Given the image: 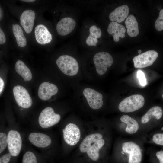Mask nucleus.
I'll use <instances>...</instances> for the list:
<instances>
[{
	"mask_svg": "<svg viewBox=\"0 0 163 163\" xmlns=\"http://www.w3.org/2000/svg\"><path fill=\"white\" fill-rule=\"evenodd\" d=\"M8 148L11 156H17L19 154L22 145L21 135L17 131L10 130L7 134Z\"/></svg>",
	"mask_w": 163,
	"mask_h": 163,
	"instance_id": "obj_6",
	"label": "nucleus"
},
{
	"mask_svg": "<svg viewBox=\"0 0 163 163\" xmlns=\"http://www.w3.org/2000/svg\"><path fill=\"white\" fill-rule=\"evenodd\" d=\"M141 52H142V50L140 49H139L138 50V53L139 54L141 53Z\"/></svg>",
	"mask_w": 163,
	"mask_h": 163,
	"instance_id": "obj_36",
	"label": "nucleus"
},
{
	"mask_svg": "<svg viewBox=\"0 0 163 163\" xmlns=\"http://www.w3.org/2000/svg\"><path fill=\"white\" fill-rule=\"evenodd\" d=\"M129 12V8L126 5L120 6L113 11L109 15V18L112 21L121 23L127 17Z\"/></svg>",
	"mask_w": 163,
	"mask_h": 163,
	"instance_id": "obj_18",
	"label": "nucleus"
},
{
	"mask_svg": "<svg viewBox=\"0 0 163 163\" xmlns=\"http://www.w3.org/2000/svg\"><path fill=\"white\" fill-rule=\"evenodd\" d=\"M120 121L124 124L125 132L133 135L137 133L139 128V125L134 119L127 115H124L120 118Z\"/></svg>",
	"mask_w": 163,
	"mask_h": 163,
	"instance_id": "obj_16",
	"label": "nucleus"
},
{
	"mask_svg": "<svg viewBox=\"0 0 163 163\" xmlns=\"http://www.w3.org/2000/svg\"><path fill=\"white\" fill-rule=\"evenodd\" d=\"M121 153L126 155L128 163H140L142 158V149L138 142L132 140H125L120 147Z\"/></svg>",
	"mask_w": 163,
	"mask_h": 163,
	"instance_id": "obj_1",
	"label": "nucleus"
},
{
	"mask_svg": "<svg viewBox=\"0 0 163 163\" xmlns=\"http://www.w3.org/2000/svg\"><path fill=\"white\" fill-rule=\"evenodd\" d=\"M23 2H33L35 1L34 0H21Z\"/></svg>",
	"mask_w": 163,
	"mask_h": 163,
	"instance_id": "obj_35",
	"label": "nucleus"
},
{
	"mask_svg": "<svg viewBox=\"0 0 163 163\" xmlns=\"http://www.w3.org/2000/svg\"><path fill=\"white\" fill-rule=\"evenodd\" d=\"M12 31L18 46L21 47H25L27 40L20 26L17 24H13Z\"/></svg>",
	"mask_w": 163,
	"mask_h": 163,
	"instance_id": "obj_25",
	"label": "nucleus"
},
{
	"mask_svg": "<svg viewBox=\"0 0 163 163\" xmlns=\"http://www.w3.org/2000/svg\"><path fill=\"white\" fill-rule=\"evenodd\" d=\"M22 163H37L35 154L31 151L26 152L23 156Z\"/></svg>",
	"mask_w": 163,
	"mask_h": 163,
	"instance_id": "obj_26",
	"label": "nucleus"
},
{
	"mask_svg": "<svg viewBox=\"0 0 163 163\" xmlns=\"http://www.w3.org/2000/svg\"><path fill=\"white\" fill-rule=\"evenodd\" d=\"M105 141L104 139H100L94 143L87 152L88 157L92 161H97L99 158V152L104 145Z\"/></svg>",
	"mask_w": 163,
	"mask_h": 163,
	"instance_id": "obj_23",
	"label": "nucleus"
},
{
	"mask_svg": "<svg viewBox=\"0 0 163 163\" xmlns=\"http://www.w3.org/2000/svg\"><path fill=\"white\" fill-rule=\"evenodd\" d=\"M28 139L33 145L40 148H44L49 146L51 143L50 137L47 135L38 132L30 133Z\"/></svg>",
	"mask_w": 163,
	"mask_h": 163,
	"instance_id": "obj_12",
	"label": "nucleus"
},
{
	"mask_svg": "<svg viewBox=\"0 0 163 163\" xmlns=\"http://www.w3.org/2000/svg\"><path fill=\"white\" fill-rule=\"evenodd\" d=\"M157 52L150 50L134 57L133 59L134 67L142 68L152 65L158 56Z\"/></svg>",
	"mask_w": 163,
	"mask_h": 163,
	"instance_id": "obj_7",
	"label": "nucleus"
},
{
	"mask_svg": "<svg viewBox=\"0 0 163 163\" xmlns=\"http://www.w3.org/2000/svg\"><path fill=\"white\" fill-rule=\"evenodd\" d=\"M162 98L163 99V94H162Z\"/></svg>",
	"mask_w": 163,
	"mask_h": 163,
	"instance_id": "obj_37",
	"label": "nucleus"
},
{
	"mask_svg": "<svg viewBox=\"0 0 163 163\" xmlns=\"http://www.w3.org/2000/svg\"><path fill=\"white\" fill-rule=\"evenodd\" d=\"M93 61L97 73L102 75L106 72L107 68L110 67L113 63V58L108 53L100 52L94 56Z\"/></svg>",
	"mask_w": 163,
	"mask_h": 163,
	"instance_id": "obj_5",
	"label": "nucleus"
},
{
	"mask_svg": "<svg viewBox=\"0 0 163 163\" xmlns=\"http://www.w3.org/2000/svg\"><path fill=\"white\" fill-rule=\"evenodd\" d=\"M76 23L72 18L65 17L61 19L57 23L56 29L61 36H65L70 33L75 27Z\"/></svg>",
	"mask_w": 163,
	"mask_h": 163,
	"instance_id": "obj_13",
	"label": "nucleus"
},
{
	"mask_svg": "<svg viewBox=\"0 0 163 163\" xmlns=\"http://www.w3.org/2000/svg\"><path fill=\"white\" fill-rule=\"evenodd\" d=\"M15 69L25 81L30 80L32 78V73L24 62L21 60H18L15 65Z\"/></svg>",
	"mask_w": 163,
	"mask_h": 163,
	"instance_id": "obj_22",
	"label": "nucleus"
},
{
	"mask_svg": "<svg viewBox=\"0 0 163 163\" xmlns=\"http://www.w3.org/2000/svg\"><path fill=\"white\" fill-rule=\"evenodd\" d=\"M163 111L162 108L158 106H154L151 108L141 117V123L142 124L149 123L152 119H160L162 117Z\"/></svg>",
	"mask_w": 163,
	"mask_h": 163,
	"instance_id": "obj_19",
	"label": "nucleus"
},
{
	"mask_svg": "<svg viewBox=\"0 0 163 163\" xmlns=\"http://www.w3.org/2000/svg\"><path fill=\"white\" fill-rule=\"evenodd\" d=\"M63 139L70 146L76 145L81 137L80 130L75 124L70 123L62 129Z\"/></svg>",
	"mask_w": 163,
	"mask_h": 163,
	"instance_id": "obj_8",
	"label": "nucleus"
},
{
	"mask_svg": "<svg viewBox=\"0 0 163 163\" xmlns=\"http://www.w3.org/2000/svg\"><path fill=\"white\" fill-rule=\"evenodd\" d=\"M35 18V13L31 10H26L21 14L20 19V24L26 33L29 34L32 31Z\"/></svg>",
	"mask_w": 163,
	"mask_h": 163,
	"instance_id": "obj_14",
	"label": "nucleus"
},
{
	"mask_svg": "<svg viewBox=\"0 0 163 163\" xmlns=\"http://www.w3.org/2000/svg\"><path fill=\"white\" fill-rule=\"evenodd\" d=\"M58 91L57 87L49 82H44L39 86L38 95L41 99L46 101L50 99L52 96L55 95Z\"/></svg>",
	"mask_w": 163,
	"mask_h": 163,
	"instance_id": "obj_11",
	"label": "nucleus"
},
{
	"mask_svg": "<svg viewBox=\"0 0 163 163\" xmlns=\"http://www.w3.org/2000/svg\"><path fill=\"white\" fill-rule=\"evenodd\" d=\"M102 135L100 133H92L87 136L79 145V149L82 153L87 152L88 149L95 142L102 139Z\"/></svg>",
	"mask_w": 163,
	"mask_h": 163,
	"instance_id": "obj_20",
	"label": "nucleus"
},
{
	"mask_svg": "<svg viewBox=\"0 0 163 163\" xmlns=\"http://www.w3.org/2000/svg\"><path fill=\"white\" fill-rule=\"evenodd\" d=\"M14 96L17 104L24 108L30 107L32 100L27 91L23 87L17 85L13 88Z\"/></svg>",
	"mask_w": 163,
	"mask_h": 163,
	"instance_id": "obj_9",
	"label": "nucleus"
},
{
	"mask_svg": "<svg viewBox=\"0 0 163 163\" xmlns=\"http://www.w3.org/2000/svg\"><path fill=\"white\" fill-rule=\"evenodd\" d=\"M60 118V115L56 113L52 108L48 107L42 110L40 113L38 123L41 127L47 128L57 123Z\"/></svg>",
	"mask_w": 163,
	"mask_h": 163,
	"instance_id": "obj_4",
	"label": "nucleus"
},
{
	"mask_svg": "<svg viewBox=\"0 0 163 163\" xmlns=\"http://www.w3.org/2000/svg\"><path fill=\"white\" fill-rule=\"evenodd\" d=\"M56 63L60 70L65 74L72 76L78 73L79 66L76 60L68 55H62L56 60Z\"/></svg>",
	"mask_w": 163,
	"mask_h": 163,
	"instance_id": "obj_2",
	"label": "nucleus"
},
{
	"mask_svg": "<svg viewBox=\"0 0 163 163\" xmlns=\"http://www.w3.org/2000/svg\"><path fill=\"white\" fill-rule=\"evenodd\" d=\"M151 141L156 145L163 146V133L153 134L151 136Z\"/></svg>",
	"mask_w": 163,
	"mask_h": 163,
	"instance_id": "obj_27",
	"label": "nucleus"
},
{
	"mask_svg": "<svg viewBox=\"0 0 163 163\" xmlns=\"http://www.w3.org/2000/svg\"><path fill=\"white\" fill-rule=\"evenodd\" d=\"M107 31L110 35H111L116 42L119 41L120 37H125L126 29L125 27L119 23L112 21L108 27Z\"/></svg>",
	"mask_w": 163,
	"mask_h": 163,
	"instance_id": "obj_17",
	"label": "nucleus"
},
{
	"mask_svg": "<svg viewBox=\"0 0 163 163\" xmlns=\"http://www.w3.org/2000/svg\"><path fill=\"white\" fill-rule=\"evenodd\" d=\"M8 145V137L5 133H0V153L1 154Z\"/></svg>",
	"mask_w": 163,
	"mask_h": 163,
	"instance_id": "obj_28",
	"label": "nucleus"
},
{
	"mask_svg": "<svg viewBox=\"0 0 163 163\" xmlns=\"http://www.w3.org/2000/svg\"><path fill=\"white\" fill-rule=\"evenodd\" d=\"M11 156L9 152L3 155L0 158V163H8L11 159Z\"/></svg>",
	"mask_w": 163,
	"mask_h": 163,
	"instance_id": "obj_31",
	"label": "nucleus"
},
{
	"mask_svg": "<svg viewBox=\"0 0 163 163\" xmlns=\"http://www.w3.org/2000/svg\"><path fill=\"white\" fill-rule=\"evenodd\" d=\"M89 33L90 34L86 39V43L89 46H96L98 42L97 39L101 36V30L100 28L94 25L90 27Z\"/></svg>",
	"mask_w": 163,
	"mask_h": 163,
	"instance_id": "obj_24",
	"label": "nucleus"
},
{
	"mask_svg": "<svg viewBox=\"0 0 163 163\" xmlns=\"http://www.w3.org/2000/svg\"><path fill=\"white\" fill-rule=\"evenodd\" d=\"M89 106L94 109L101 108L103 104V96L100 93L93 89L87 88L83 91Z\"/></svg>",
	"mask_w": 163,
	"mask_h": 163,
	"instance_id": "obj_10",
	"label": "nucleus"
},
{
	"mask_svg": "<svg viewBox=\"0 0 163 163\" xmlns=\"http://www.w3.org/2000/svg\"><path fill=\"white\" fill-rule=\"evenodd\" d=\"M137 76L140 84L142 86H145L147 84V81L144 73L141 70H139L137 72Z\"/></svg>",
	"mask_w": 163,
	"mask_h": 163,
	"instance_id": "obj_30",
	"label": "nucleus"
},
{
	"mask_svg": "<svg viewBox=\"0 0 163 163\" xmlns=\"http://www.w3.org/2000/svg\"><path fill=\"white\" fill-rule=\"evenodd\" d=\"M156 157L159 161L160 163H163V151H158L156 154Z\"/></svg>",
	"mask_w": 163,
	"mask_h": 163,
	"instance_id": "obj_33",
	"label": "nucleus"
},
{
	"mask_svg": "<svg viewBox=\"0 0 163 163\" xmlns=\"http://www.w3.org/2000/svg\"><path fill=\"white\" fill-rule=\"evenodd\" d=\"M155 26L157 31H160L163 30V9L160 11L158 17L155 22Z\"/></svg>",
	"mask_w": 163,
	"mask_h": 163,
	"instance_id": "obj_29",
	"label": "nucleus"
},
{
	"mask_svg": "<svg viewBox=\"0 0 163 163\" xmlns=\"http://www.w3.org/2000/svg\"><path fill=\"white\" fill-rule=\"evenodd\" d=\"M125 24L127 28V32L130 37H135L139 34L138 23L136 19L133 15H129L125 21Z\"/></svg>",
	"mask_w": 163,
	"mask_h": 163,
	"instance_id": "obj_21",
	"label": "nucleus"
},
{
	"mask_svg": "<svg viewBox=\"0 0 163 163\" xmlns=\"http://www.w3.org/2000/svg\"><path fill=\"white\" fill-rule=\"evenodd\" d=\"M6 41V37L5 35L1 29L0 28V44H3L5 43Z\"/></svg>",
	"mask_w": 163,
	"mask_h": 163,
	"instance_id": "obj_32",
	"label": "nucleus"
},
{
	"mask_svg": "<svg viewBox=\"0 0 163 163\" xmlns=\"http://www.w3.org/2000/svg\"><path fill=\"white\" fill-rule=\"evenodd\" d=\"M34 34L36 41L41 45L48 43L52 40L51 34L47 27L43 24H39L36 26Z\"/></svg>",
	"mask_w": 163,
	"mask_h": 163,
	"instance_id": "obj_15",
	"label": "nucleus"
},
{
	"mask_svg": "<svg viewBox=\"0 0 163 163\" xmlns=\"http://www.w3.org/2000/svg\"><path fill=\"white\" fill-rule=\"evenodd\" d=\"M144 104L145 99L142 95L135 94L122 100L119 105L118 109L121 112L130 113L141 108Z\"/></svg>",
	"mask_w": 163,
	"mask_h": 163,
	"instance_id": "obj_3",
	"label": "nucleus"
},
{
	"mask_svg": "<svg viewBox=\"0 0 163 163\" xmlns=\"http://www.w3.org/2000/svg\"><path fill=\"white\" fill-rule=\"evenodd\" d=\"M4 83L3 80L1 78H0V93L1 94V93L2 92L4 88Z\"/></svg>",
	"mask_w": 163,
	"mask_h": 163,
	"instance_id": "obj_34",
	"label": "nucleus"
}]
</instances>
